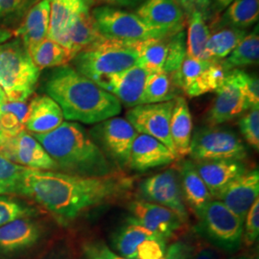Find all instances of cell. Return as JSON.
I'll list each match as a JSON object with an SVG mask.
<instances>
[{
  "label": "cell",
  "instance_id": "11",
  "mask_svg": "<svg viewBox=\"0 0 259 259\" xmlns=\"http://www.w3.org/2000/svg\"><path fill=\"white\" fill-rule=\"evenodd\" d=\"M174 100L136 106L128 111L126 119L139 134L159 140L177 156L170 133V121Z\"/></svg>",
  "mask_w": 259,
  "mask_h": 259
},
{
  "label": "cell",
  "instance_id": "33",
  "mask_svg": "<svg viewBox=\"0 0 259 259\" xmlns=\"http://www.w3.org/2000/svg\"><path fill=\"white\" fill-rule=\"evenodd\" d=\"M259 36L258 27L247 34L232 53L220 61L223 67L227 71L239 69L243 66L254 65L258 63Z\"/></svg>",
  "mask_w": 259,
  "mask_h": 259
},
{
  "label": "cell",
  "instance_id": "54",
  "mask_svg": "<svg viewBox=\"0 0 259 259\" xmlns=\"http://www.w3.org/2000/svg\"><path fill=\"white\" fill-rule=\"evenodd\" d=\"M238 259H250L249 257H246V256H241V257H239Z\"/></svg>",
  "mask_w": 259,
  "mask_h": 259
},
{
  "label": "cell",
  "instance_id": "42",
  "mask_svg": "<svg viewBox=\"0 0 259 259\" xmlns=\"http://www.w3.org/2000/svg\"><path fill=\"white\" fill-rule=\"evenodd\" d=\"M167 249V241L159 236L151 237L141 243L137 250L136 259L161 258Z\"/></svg>",
  "mask_w": 259,
  "mask_h": 259
},
{
  "label": "cell",
  "instance_id": "40",
  "mask_svg": "<svg viewBox=\"0 0 259 259\" xmlns=\"http://www.w3.org/2000/svg\"><path fill=\"white\" fill-rule=\"evenodd\" d=\"M239 129L245 141L251 148L259 150V106L252 107L239 120Z\"/></svg>",
  "mask_w": 259,
  "mask_h": 259
},
{
  "label": "cell",
  "instance_id": "12",
  "mask_svg": "<svg viewBox=\"0 0 259 259\" xmlns=\"http://www.w3.org/2000/svg\"><path fill=\"white\" fill-rule=\"evenodd\" d=\"M139 194L147 202L173 210L184 222H187L188 212L182 192L179 172L175 169H168L144 180L139 185Z\"/></svg>",
  "mask_w": 259,
  "mask_h": 259
},
{
  "label": "cell",
  "instance_id": "18",
  "mask_svg": "<svg viewBox=\"0 0 259 259\" xmlns=\"http://www.w3.org/2000/svg\"><path fill=\"white\" fill-rule=\"evenodd\" d=\"M149 73L146 69L137 65L110 76L98 85L115 96L121 105L134 108L141 105L143 90Z\"/></svg>",
  "mask_w": 259,
  "mask_h": 259
},
{
  "label": "cell",
  "instance_id": "4",
  "mask_svg": "<svg viewBox=\"0 0 259 259\" xmlns=\"http://www.w3.org/2000/svg\"><path fill=\"white\" fill-rule=\"evenodd\" d=\"M138 44L103 38L76 54L72 67L99 84L110 76L138 65Z\"/></svg>",
  "mask_w": 259,
  "mask_h": 259
},
{
  "label": "cell",
  "instance_id": "48",
  "mask_svg": "<svg viewBox=\"0 0 259 259\" xmlns=\"http://www.w3.org/2000/svg\"><path fill=\"white\" fill-rule=\"evenodd\" d=\"M85 4L91 6H110V7H138L145 0H83Z\"/></svg>",
  "mask_w": 259,
  "mask_h": 259
},
{
  "label": "cell",
  "instance_id": "38",
  "mask_svg": "<svg viewBox=\"0 0 259 259\" xmlns=\"http://www.w3.org/2000/svg\"><path fill=\"white\" fill-rule=\"evenodd\" d=\"M186 57V34L179 32L168 37V48L163 72L172 74L181 67Z\"/></svg>",
  "mask_w": 259,
  "mask_h": 259
},
{
  "label": "cell",
  "instance_id": "6",
  "mask_svg": "<svg viewBox=\"0 0 259 259\" xmlns=\"http://www.w3.org/2000/svg\"><path fill=\"white\" fill-rule=\"evenodd\" d=\"M194 231L213 248L235 252L243 242L244 221L222 202L213 199L198 217Z\"/></svg>",
  "mask_w": 259,
  "mask_h": 259
},
{
  "label": "cell",
  "instance_id": "52",
  "mask_svg": "<svg viewBox=\"0 0 259 259\" xmlns=\"http://www.w3.org/2000/svg\"><path fill=\"white\" fill-rule=\"evenodd\" d=\"M7 101H8L7 96H6V94L4 93L3 89L0 87V106H2L3 104H5Z\"/></svg>",
  "mask_w": 259,
  "mask_h": 259
},
{
  "label": "cell",
  "instance_id": "43",
  "mask_svg": "<svg viewBox=\"0 0 259 259\" xmlns=\"http://www.w3.org/2000/svg\"><path fill=\"white\" fill-rule=\"evenodd\" d=\"M259 235V199L250 206L244 220L243 240L247 246H251Z\"/></svg>",
  "mask_w": 259,
  "mask_h": 259
},
{
  "label": "cell",
  "instance_id": "36",
  "mask_svg": "<svg viewBox=\"0 0 259 259\" xmlns=\"http://www.w3.org/2000/svg\"><path fill=\"white\" fill-rule=\"evenodd\" d=\"M39 0H0V27L19 25L28 11Z\"/></svg>",
  "mask_w": 259,
  "mask_h": 259
},
{
  "label": "cell",
  "instance_id": "9",
  "mask_svg": "<svg viewBox=\"0 0 259 259\" xmlns=\"http://www.w3.org/2000/svg\"><path fill=\"white\" fill-rule=\"evenodd\" d=\"M228 72L220 61H204L186 56L181 67L170 75L179 90L189 97H198L215 92Z\"/></svg>",
  "mask_w": 259,
  "mask_h": 259
},
{
  "label": "cell",
  "instance_id": "44",
  "mask_svg": "<svg viewBox=\"0 0 259 259\" xmlns=\"http://www.w3.org/2000/svg\"><path fill=\"white\" fill-rule=\"evenodd\" d=\"M83 259H127L103 242H89L83 247Z\"/></svg>",
  "mask_w": 259,
  "mask_h": 259
},
{
  "label": "cell",
  "instance_id": "15",
  "mask_svg": "<svg viewBox=\"0 0 259 259\" xmlns=\"http://www.w3.org/2000/svg\"><path fill=\"white\" fill-rule=\"evenodd\" d=\"M215 93L216 97L206 115V122L209 126H218L232 120L250 109L234 69L227 73L222 84Z\"/></svg>",
  "mask_w": 259,
  "mask_h": 259
},
{
  "label": "cell",
  "instance_id": "10",
  "mask_svg": "<svg viewBox=\"0 0 259 259\" xmlns=\"http://www.w3.org/2000/svg\"><path fill=\"white\" fill-rule=\"evenodd\" d=\"M138 134L129 121L117 116L97 123L91 133L108 158L122 168L128 167L131 149Z\"/></svg>",
  "mask_w": 259,
  "mask_h": 259
},
{
  "label": "cell",
  "instance_id": "24",
  "mask_svg": "<svg viewBox=\"0 0 259 259\" xmlns=\"http://www.w3.org/2000/svg\"><path fill=\"white\" fill-rule=\"evenodd\" d=\"M179 177L185 204L198 218L213 200L206 185L199 175L193 160H185L180 166Z\"/></svg>",
  "mask_w": 259,
  "mask_h": 259
},
{
  "label": "cell",
  "instance_id": "5",
  "mask_svg": "<svg viewBox=\"0 0 259 259\" xmlns=\"http://www.w3.org/2000/svg\"><path fill=\"white\" fill-rule=\"evenodd\" d=\"M39 75L20 38L0 45V87L8 101L26 102L37 88Z\"/></svg>",
  "mask_w": 259,
  "mask_h": 259
},
{
  "label": "cell",
  "instance_id": "29",
  "mask_svg": "<svg viewBox=\"0 0 259 259\" xmlns=\"http://www.w3.org/2000/svg\"><path fill=\"white\" fill-rule=\"evenodd\" d=\"M28 52L39 70L66 65L74 58L68 49L48 37L30 48Z\"/></svg>",
  "mask_w": 259,
  "mask_h": 259
},
{
  "label": "cell",
  "instance_id": "25",
  "mask_svg": "<svg viewBox=\"0 0 259 259\" xmlns=\"http://www.w3.org/2000/svg\"><path fill=\"white\" fill-rule=\"evenodd\" d=\"M49 24V0H39L28 11L19 27L14 32V36L20 38L29 50L47 37Z\"/></svg>",
  "mask_w": 259,
  "mask_h": 259
},
{
  "label": "cell",
  "instance_id": "7",
  "mask_svg": "<svg viewBox=\"0 0 259 259\" xmlns=\"http://www.w3.org/2000/svg\"><path fill=\"white\" fill-rule=\"evenodd\" d=\"M189 156L195 161L234 159L243 160L248 150L233 131L218 126H205L192 135Z\"/></svg>",
  "mask_w": 259,
  "mask_h": 259
},
{
  "label": "cell",
  "instance_id": "27",
  "mask_svg": "<svg viewBox=\"0 0 259 259\" xmlns=\"http://www.w3.org/2000/svg\"><path fill=\"white\" fill-rule=\"evenodd\" d=\"M50 24L47 37L55 41L65 34L75 18L90 9L83 0H49Z\"/></svg>",
  "mask_w": 259,
  "mask_h": 259
},
{
  "label": "cell",
  "instance_id": "26",
  "mask_svg": "<svg viewBox=\"0 0 259 259\" xmlns=\"http://www.w3.org/2000/svg\"><path fill=\"white\" fill-rule=\"evenodd\" d=\"M170 133L178 158L181 159L189 155L193 135V122L188 104L183 96H178L174 100Z\"/></svg>",
  "mask_w": 259,
  "mask_h": 259
},
{
  "label": "cell",
  "instance_id": "35",
  "mask_svg": "<svg viewBox=\"0 0 259 259\" xmlns=\"http://www.w3.org/2000/svg\"><path fill=\"white\" fill-rule=\"evenodd\" d=\"M248 32L236 28H220L210 35L206 52L211 61H221L230 55L232 50L246 37Z\"/></svg>",
  "mask_w": 259,
  "mask_h": 259
},
{
  "label": "cell",
  "instance_id": "13",
  "mask_svg": "<svg viewBox=\"0 0 259 259\" xmlns=\"http://www.w3.org/2000/svg\"><path fill=\"white\" fill-rule=\"evenodd\" d=\"M0 156L20 166L34 170L58 171L54 160L42 145L25 130L5 139L0 145Z\"/></svg>",
  "mask_w": 259,
  "mask_h": 259
},
{
  "label": "cell",
  "instance_id": "34",
  "mask_svg": "<svg viewBox=\"0 0 259 259\" xmlns=\"http://www.w3.org/2000/svg\"><path fill=\"white\" fill-rule=\"evenodd\" d=\"M168 37H151L138 44V65L149 72L163 71Z\"/></svg>",
  "mask_w": 259,
  "mask_h": 259
},
{
  "label": "cell",
  "instance_id": "41",
  "mask_svg": "<svg viewBox=\"0 0 259 259\" xmlns=\"http://www.w3.org/2000/svg\"><path fill=\"white\" fill-rule=\"evenodd\" d=\"M243 94L249 107L259 106V81L256 75H251L241 69H234Z\"/></svg>",
  "mask_w": 259,
  "mask_h": 259
},
{
  "label": "cell",
  "instance_id": "21",
  "mask_svg": "<svg viewBox=\"0 0 259 259\" xmlns=\"http://www.w3.org/2000/svg\"><path fill=\"white\" fill-rule=\"evenodd\" d=\"M61 107L50 96L37 95L28 104L24 128L31 134H46L64 122Z\"/></svg>",
  "mask_w": 259,
  "mask_h": 259
},
{
  "label": "cell",
  "instance_id": "14",
  "mask_svg": "<svg viewBox=\"0 0 259 259\" xmlns=\"http://www.w3.org/2000/svg\"><path fill=\"white\" fill-rule=\"evenodd\" d=\"M130 221L144 227L168 241L182 230L185 222L173 210L145 200H136L129 204Z\"/></svg>",
  "mask_w": 259,
  "mask_h": 259
},
{
  "label": "cell",
  "instance_id": "28",
  "mask_svg": "<svg viewBox=\"0 0 259 259\" xmlns=\"http://www.w3.org/2000/svg\"><path fill=\"white\" fill-rule=\"evenodd\" d=\"M258 18L259 0H234L216 22V27L245 30L255 24Z\"/></svg>",
  "mask_w": 259,
  "mask_h": 259
},
{
  "label": "cell",
  "instance_id": "47",
  "mask_svg": "<svg viewBox=\"0 0 259 259\" xmlns=\"http://www.w3.org/2000/svg\"><path fill=\"white\" fill-rule=\"evenodd\" d=\"M193 247L185 241H176L167 247L164 255L159 259H190Z\"/></svg>",
  "mask_w": 259,
  "mask_h": 259
},
{
  "label": "cell",
  "instance_id": "50",
  "mask_svg": "<svg viewBox=\"0 0 259 259\" xmlns=\"http://www.w3.org/2000/svg\"><path fill=\"white\" fill-rule=\"evenodd\" d=\"M234 0H213V7L217 12L227 9Z\"/></svg>",
  "mask_w": 259,
  "mask_h": 259
},
{
  "label": "cell",
  "instance_id": "16",
  "mask_svg": "<svg viewBox=\"0 0 259 259\" xmlns=\"http://www.w3.org/2000/svg\"><path fill=\"white\" fill-rule=\"evenodd\" d=\"M136 14L163 37L184 31L186 22V16L176 0H145Z\"/></svg>",
  "mask_w": 259,
  "mask_h": 259
},
{
  "label": "cell",
  "instance_id": "55",
  "mask_svg": "<svg viewBox=\"0 0 259 259\" xmlns=\"http://www.w3.org/2000/svg\"><path fill=\"white\" fill-rule=\"evenodd\" d=\"M227 259H234V257H229V258H227Z\"/></svg>",
  "mask_w": 259,
  "mask_h": 259
},
{
  "label": "cell",
  "instance_id": "20",
  "mask_svg": "<svg viewBox=\"0 0 259 259\" xmlns=\"http://www.w3.org/2000/svg\"><path fill=\"white\" fill-rule=\"evenodd\" d=\"M194 164L213 199L226 185L248 171L242 160L234 159L195 161Z\"/></svg>",
  "mask_w": 259,
  "mask_h": 259
},
{
  "label": "cell",
  "instance_id": "17",
  "mask_svg": "<svg viewBox=\"0 0 259 259\" xmlns=\"http://www.w3.org/2000/svg\"><path fill=\"white\" fill-rule=\"evenodd\" d=\"M258 196L259 171L254 169L246 171L234 179L216 195L214 200L222 202L244 221L250 206L258 199Z\"/></svg>",
  "mask_w": 259,
  "mask_h": 259
},
{
  "label": "cell",
  "instance_id": "23",
  "mask_svg": "<svg viewBox=\"0 0 259 259\" xmlns=\"http://www.w3.org/2000/svg\"><path fill=\"white\" fill-rule=\"evenodd\" d=\"M41 235L37 223L30 218L18 219L0 228V251L13 253L34 246Z\"/></svg>",
  "mask_w": 259,
  "mask_h": 259
},
{
  "label": "cell",
  "instance_id": "51",
  "mask_svg": "<svg viewBox=\"0 0 259 259\" xmlns=\"http://www.w3.org/2000/svg\"><path fill=\"white\" fill-rule=\"evenodd\" d=\"M14 37V32L7 28L0 27V45L10 40Z\"/></svg>",
  "mask_w": 259,
  "mask_h": 259
},
{
  "label": "cell",
  "instance_id": "1",
  "mask_svg": "<svg viewBox=\"0 0 259 259\" xmlns=\"http://www.w3.org/2000/svg\"><path fill=\"white\" fill-rule=\"evenodd\" d=\"M132 185L129 178L118 173L82 177L25 168L19 195L32 199L65 225L92 208L118 200Z\"/></svg>",
  "mask_w": 259,
  "mask_h": 259
},
{
  "label": "cell",
  "instance_id": "22",
  "mask_svg": "<svg viewBox=\"0 0 259 259\" xmlns=\"http://www.w3.org/2000/svg\"><path fill=\"white\" fill-rule=\"evenodd\" d=\"M103 37L90 9L79 14L65 34L57 41L76 56L87 47L101 40Z\"/></svg>",
  "mask_w": 259,
  "mask_h": 259
},
{
  "label": "cell",
  "instance_id": "37",
  "mask_svg": "<svg viewBox=\"0 0 259 259\" xmlns=\"http://www.w3.org/2000/svg\"><path fill=\"white\" fill-rule=\"evenodd\" d=\"M25 168L0 156V195L19 194Z\"/></svg>",
  "mask_w": 259,
  "mask_h": 259
},
{
  "label": "cell",
  "instance_id": "30",
  "mask_svg": "<svg viewBox=\"0 0 259 259\" xmlns=\"http://www.w3.org/2000/svg\"><path fill=\"white\" fill-rule=\"evenodd\" d=\"M156 236L144 227L128 220L112 237L113 250L127 259H136L137 250L142 242Z\"/></svg>",
  "mask_w": 259,
  "mask_h": 259
},
{
  "label": "cell",
  "instance_id": "3",
  "mask_svg": "<svg viewBox=\"0 0 259 259\" xmlns=\"http://www.w3.org/2000/svg\"><path fill=\"white\" fill-rule=\"evenodd\" d=\"M54 160L58 171L82 177L116 174L114 164L77 122L64 121L46 134H31Z\"/></svg>",
  "mask_w": 259,
  "mask_h": 259
},
{
  "label": "cell",
  "instance_id": "19",
  "mask_svg": "<svg viewBox=\"0 0 259 259\" xmlns=\"http://www.w3.org/2000/svg\"><path fill=\"white\" fill-rule=\"evenodd\" d=\"M175 160L176 155L159 140L138 134L131 149L128 167L143 172L152 168L165 166Z\"/></svg>",
  "mask_w": 259,
  "mask_h": 259
},
{
  "label": "cell",
  "instance_id": "2",
  "mask_svg": "<svg viewBox=\"0 0 259 259\" xmlns=\"http://www.w3.org/2000/svg\"><path fill=\"white\" fill-rule=\"evenodd\" d=\"M45 90L61 107L66 120L97 124L122 111L115 96L70 65L54 68L47 76Z\"/></svg>",
  "mask_w": 259,
  "mask_h": 259
},
{
  "label": "cell",
  "instance_id": "31",
  "mask_svg": "<svg viewBox=\"0 0 259 259\" xmlns=\"http://www.w3.org/2000/svg\"><path fill=\"white\" fill-rule=\"evenodd\" d=\"M188 19L186 37V56L204 61H211L206 52L210 30L206 20L200 13H193Z\"/></svg>",
  "mask_w": 259,
  "mask_h": 259
},
{
  "label": "cell",
  "instance_id": "8",
  "mask_svg": "<svg viewBox=\"0 0 259 259\" xmlns=\"http://www.w3.org/2000/svg\"><path fill=\"white\" fill-rule=\"evenodd\" d=\"M92 15L105 38L139 42L151 37H166L149 27L137 14L125 10L98 6L93 10Z\"/></svg>",
  "mask_w": 259,
  "mask_h": 259
},
{
  "label": "cell",
  "instance_id": "53",
  "mask_svg": "<svg viewBox=\"0 0 259 259\" xmlns=\"http://www.w3.org/2000/svg\"><path fill=\"white\" fill-rule=\"evenodd\" d=\"M7 138H8V136L3 132V130L0 127V145L5 141V139Z\"/></svg>",
  "mask_w": 259,
  "mask_h": 259
},
{
  "label": "cell",
  "instance_id": "32",
  "mask_svg": "<svg viewBox=\"0 0 259 259\" xmlns=\"http://www.w3.org/2000/svg\"><path fill=\"white\" fill-rule=\"evenodd\" d=\"M178 90L171 75L163 71L150 72L144 85L141 105L174 100L179 96Z\"/></svg>",
  "mask_w": 259,
  "mask_h": 259
},
{
  "label": "cell",
  "instance_id": "46",
  "mask_svg": "<svg viewBox=\"0 0 259 259\" xmlns=\"http://www.w3.org/2000/svg\"><path fill=\"white\" fill-rule=\"evenodd\" d=\"M179 6L184 11L186 18L190 17L193 13H200L205 20L209 19L211 0H176Z\"/></svg>",
  "mask_w": 259,
  "mask_h": 259
},
{
  "label": "cell",
  "instance_id": "39",
  "mask_svg": "<svg viewBox=\"0 0 259 259\" xmlns=\"http://www.w3.org/2000/svg\"><path fill=\"white\" fill-rule=\"evenodd\" d=\"M37 214V210L27 204L9 197L0 196V228L15 220L31 218Z\"/></svg>",
  "mask_w": 259,
  "mask_h": 259
},
{
  "label": "cell",
  "instance_id": "49",
  "mask_svg": "<svg viewBox=\"0 0 259 259\" xmlns=\"http://www.w3.org/2000/svg\"><path fill=\"white\" fill-rule=\"evenodd\" d=\"M190 259H219V256L213 247L199 244L196 248H193Z\"/></svg>",
  "mask_w": 259,
  "mask_h": 259
},
{
  "label": "cell",
  "instance_id": "45",
  "mask_svg": "<svg viewBox=\"0 0 259 259\" xmlns=\"http://www.w3.org/2000/svg\"><path fill=\"white\" fill-rule=\"evenodd\" d=\"M0 127L8 137H14L22 132L24 124L19 120V117L12 111L0 106Z\"/></svg>",
  "mask_w": 259,
  "mask_h": 259
}]
</instances>
